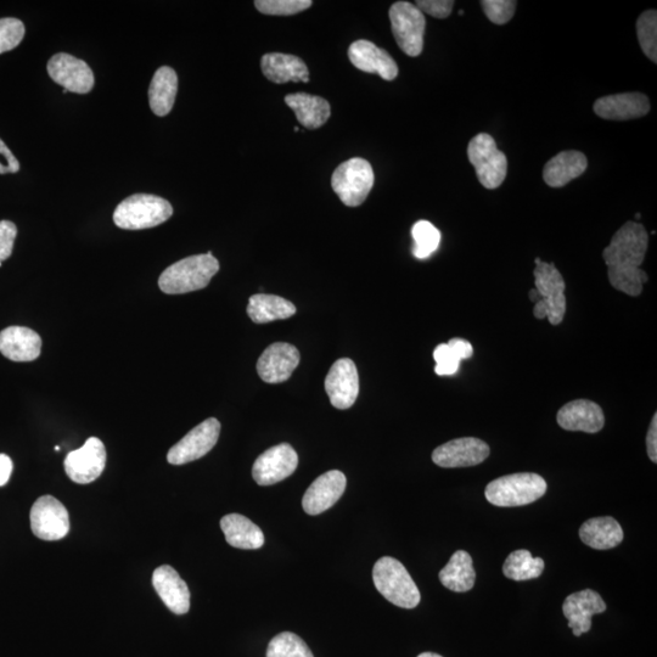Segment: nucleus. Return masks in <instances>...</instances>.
<instances>
[{"label":"nucleus","instance_id":"a19ab883","mask_svg":"<svg viewBox=\"0 0 657 657\" xmlns=\"http://www.w3.org/2000/svg\"><path fill=\"white\" fill-rule=\"evenodd\" d=\"M421 13L429 14L432 18L447 19L452 14L453 0H418L415 4Z\"/></svg>","mask_w":657,"mask_h":657},{"label":"nucleus","instance_id":"09e8293b","mask_svg":"<svg viewBox=\"0 0 657 657\" xmlns=\"http://www.w3.org/2000/svg\"><path fill=\"white\" fill-rule=\"evenodd\" d=\"M459 15H460V16H463V15H464V10H460V11H459Z\"/></svg>","mask_w":657,"mask_h":657},{"label":"nucleus","instance_id":"423d86ee","mask_svg":"<svg viewBox=\"0 0 657 657\" xmlns=\"http://www.w3.org/2000/svg\"><path fill=\"white\" fill-rule=\"evenodd\" d=\"M172 215V205L160 196L134 194L117 206L114 222L121 229L142 230L160 226Z\"/></svg>","mask_w":657,"mask_h":657},{"label":"nucleus","instance_id":"7c9ffc66","mask_svg":"<svg viewBox=\"0 0 657 657\" xmlns=\"http://www.w3.org/2000/svg\"><path fill=\"white\" fill-rule=\"evenodd\" d=\"M438 577L449 591L456 593L471 591L476 580L473 558L464 550H458L443 567Z\"/></svg>","mask_w":657,"mask_h":657},{"label":"nucleus","instance_id":"f704fd0d","mask_svg":"<svg viewBox=\"0 0 657 657\" xmlns=\"http://www.w3.org/2000/svg\"><path fill=\"white\" fill-rule=\"evenodd\" d=\"M267 657H314L310 648L295 633L275 636L268 645Z\"/></svg>","mask_w":657,"mask_h":657},{"label":"nucleus","instance_id":"6ab92c4d","mask_svg":"<svg viewBox=\"0 0 657 657\" xmlns=\"http://www.w3.org/2000/svg\"><path fill=\"white\" fill-rule=\"evenodd\" d=\"M606 604L599 593L592 589L569 595L563 604L564 615L575 637L591 631L592 617L603 614Z\"/></svg>","mask_w":657,"mask_h":657},{"label":"nucleus","instance_id":"0eeeda50","mask_svg":"<svg viewBox=\"0 0 657 657\" xmlns=\"http://www.w3.org/2000/svg\"><path fill=\"white\" fill-rule=\"evenodd\" d=\"M374 171L367 160L351 159L336 168L331 187L348 207L361 206L374 187Z\"/></svg>","mask_w":657,"mask_h":657},{"label":"nucleus","instance_id":"f257e3e1","mask_svg":"<svg viewBox=\"0 0 657 657\" xmlns=\"http://www.w3.org/2000/svg\"><path fill=\"white\" fill-rule=\"evenodd\" d=\"M648 245V233L642 224L627 222L617 230L603 252L612 288L628 296L642 294L649 278L640 266L643 265Z\"/></svg>","mask_w":657,"mask_h":657},{"label":"nucleus","instance_id":"c9c22d12","mask_svg":"<svg viewBox=\"0 0 657 657\" xmlns=\"http://www.w3.org/2000/svg\"><path fill=\"white\" fill-rule=\"evenodd\" d=\"M637 35L640 48L645 55L657 63V13L656 10L644 11L637 21Z\"/></svg>","mask_w":657,"mask_h":657},{"label":"nucleus","instance_id":"ddd939ff","mask_svg":"<svg viewBox=\"0 0 657 657\" xmlns=\"http://www.w3.org/2000/svg\"><path fill=\"white\" fill-rule=\"evenodd\" d=\"M106 464L104 443L97 437L88 438L83 447L69 453L65 459V471L73 482L91 484L103 474Z\"/></svg>","mask_w":657,"mask_h":657},{"label":"nucleus","instance_id":"a878e982","mask_svg":"<svg viewBox=\"0 0 657 657\" xmlns=\"http://www.w3.org/2000/svg\"><path fill=\"white\" fill-rule=\"evenodd\" d=\"M587 167L586 155L575 150L563 151L544 166L543 179L549 187H565L566 184L582 176Z\"/></svg>","mask_w":657,"mask_h":657},{"label":"nucleus","instance_id":"39448f33","mask_svg":"<svg viewBox=\"0 0 657 657\" xmlns=\"http://www.w3.org/2000/svg\"><path fill=\"white\" fill-rule=\"evenodd\" d=\"M547 482L532 473L511 474L499 477L488 484L485 496L496 507H522L535 503L547 492Z\"/></svg>","mask_w":657,"mask_h":657},{"label":"nucleus","instance_id":"49530a36","mask_svg":"<svg viewBox=\"0 0 657 657\" xmlns=\"http://www.w3.org/2000/svg\"><path fill=\"white\" fill-rule=\"evenodd\" d=\"M13 473V462L7 454H0V487L7 485Z\"/></svg>","mask_w":657,"mask_h":657},{"label":"nucleus","instance_id":"72a5a7b5","mask_svg":"<svg viewBox=\"0 0 657 657\" xmlns=\"http://www.w3.org/2000/svg\"><path fill=\"white\" fill-rule=\"evenodd\" d=\"M414 239L413 255L419 260H425L438 249L441 233L434 224L428 221H419L412 229Z\"/></svg>","mask_w":657,"mask_h":657},{"label":"nucleus","instance_id":"ea45409f","mask_svg":"<svg viewBox=\"0 0 657 657\" xmlns=\"http://www.w3.org/2000/svg\"><path fill=\"white\" fill-rule=\"evenodd\" d=\"M436 362L435 373L440 376L454 375L458 372L460 359L454 355L451 347L441 344L434 352Z\"/></svg>","mask_w":657,"mask_h":657},{"label":"nucleus","instance_id":"c03bdc74","mask_svg":"<svg viewBox=\"0 0 657 657\" xmlns=\"http://www.w3.org/2000/svg\"><path fill=\"white\" fill-rule=\"evenodd\" d=\"M447 345L451 347V350L453 351L454 355H456L460 359V361H463V359H468L471 356H473L474 348L473 346H471L469 341L456 338L449 341Z\"/></svg>","mask_w":657,"mask_h":657},{"label":"nucleus","instance_id":"1a4fd4ad","mask_svg":"<svg viewBox=\"0 0 657 657\" xmlns=\"http://www.w3.org/2000/svg\"><path fill=\"white\" fill-rule=\"evenodd\" d=\"M393 37L398 47L408 56H419L424 49L425 15L408 2H397L390 9Z\"/></svg>","mask_w":657,"mask_h":657},{"label":"nucleus","instance_id":"2eb2a0df","mask_svg":"<svg viewBox=\"0 0 657 657\" xmlns=\"http://www.w3.org/2000/svg\"><path fill=\"white\" fill-rule=\"evenodd\" d=\"M487 443L475 437H463L437 447L432 462L441 468H468L484 463L490 457Z\"/></svg>","mask_w":657,"mask_h":657},{"label":"nucleus","instance_id":"37998d69","mask_svg":"<svg viewBox=\"0 0 657 657\" xmlns=\"http://www.w3.org/2000/svg\"><path fill=\"white\" fill-rule=\"evenodd\" d=\"M20 164L11 150L0 139V174L18 173Z\"/></svg>","mask_w":657,"mask_h":657},{"label":"nucleus","instance_id":"a211bd4d","mask_svg":"<svg viewBox=\"0 0 657 657\" xmlns=\"http://www.w3.org/2000/svg\"><path fill=\"white\" fill-rule=\"evenodd\" d=\"M347 480L344 473L331 470L319 476L303 496V510L308 515H319L327 511L342 497L346 490Z\"/></svg>","mask_w":657,"mask_h":657},{"label":"nucleus","instance_id":"7ed1b4c3","mask_svg":"<svg viewBox=\"0 0 657 657\" xmlns=\"http://www.w3.org/2000/svg\"><path fill=\"white\" fill-rule=\"evenodd\" d=\"M219 271V263L212 252L183 258L160 275L161 291L168 295L188 294L205 289Z\"/></svg>","mask_w":657,"mask_h":657},{"label":"nucleus","instance_id":"9b49d317","mask_svg":"<svg viewBox=\"0 0 657 657\" xmlns=\"http://www.w3.org/2000/svg\"><path fill=\"white\" fill-rule=\"evenodd\" d=\"M219 434V421L215 418L205 420L170 449L167 454L168 463L183 465L205 457L216 446Z\"/></svg>","mask_w":657,"mask_h":657},{"label":"nucleus","instance_id":"4468645a","mask_svg":"<svg viewBox=\"0 0 657 657\" xmlns=\"http://www.w3.org/2000/svg\"><path fill=\"white\" fill-rule=\"evenodd\" d=\"M47 70L50 78L64 87L66 92L88 94L94 88L95 78L91 67L70 54L59 53L52 56Z\"/></svg>","mask_w":657,"mask_h":657},{"label":"nucleus","instance_id":"473e14b6","mask_svg":"<svg viewBox=\"0 0 657 657\" xmlns=\"http://www.w3.org/2000/svg\"><path fill=\"white\" fill-rule=\"evenodd\" d=\"M544 560L533 558L529 550H516L509 555L503 565L504 576L513 581L535 580L543 574Z\"/></svg>","mask_w":657,"mask_h":657},{"label":"nucleus","instance_id":"20e7f679","mask_svg":"<svg viewBox=\"0 0 657 657\" xmlns=\"http://www.w3.org/2000/svg\"><path fill=\"white\" fill-rule=\"evenodd\" d=\"M376 589L390 603L403 609H414L420 603L417 584L400 561L384 557L376 561L373 569Z\"/></svg>","mask_w":657,"mask_h":657},{"label":"nucleus","instance_id":"c756f323","mask_svg":"<svg viewBox=\"0 0 657 657\" xmlns=\"http://www.w3.org/2000/svg\"><path fill=\"white\" fill-rule=\"evenodd\" d=\"M580 537L586 546L598 550L615 548L623 541V530L619 522L610 516L594 518L581 526Z\"/></svg>","mask_w":657,"mask_h":657},{"label":"nucleus","instance_id":"f3484780","mask_svg":"<svg viewBox=\"0 0 657 657\" xmlns=\"http://www.w3.org/2000/svg\"><path fill=\"white\" fill-rule=\"evenodd\" d=\"M300 352L295 346L277 342L266 348L257 362V372L268 384H280L289 380L297 365Z\"/></svg>","mask_w":657,"mask_h":657},{"label":"nucleus","instance_id":"8fccbe9b","mask_svg":"<svg viewBox=\"0 0 657 657\" xmlns=\"http://www.w3.org/2000/svg\"><path fill=\"white\" fill-rule=\"evenodd\" d=\"M640 217H642V215H640V213H637L636 218L639 219Z\"/></svg>","mask_w":657,"mask_h":657},{"label":"nucleus","instance_id":"e433bc0d","mask_svg":"<svg viewBox=\"0 0 657 657\" xmlns=\"http://www.w3.org/2000/svg\"><path fill=\"white\" fill-rule=\"evenodd\" d=\"M311 0H256L255 7L260 13L272 16H290L312 7Z\"/></svg>","mask_w":657,"mask_h":657},{"label":"nucleus","instance_id":"3c124183","mask_svg":"<svg viewBox=\"0 0 657 657\" xmlns=\"http://www.w3.org/2000/svg\"><path fill=\"white\" fill-rule=\"evenodd\" d=\"M0 267H2V262H0Z\"/></svg>","mask_w":657,"mask_h":657},{"label":"nucleus","instance_id":"412c9836","mask_svg":"<svg viewBox=\"0 0 657 657\" xmlns=\"http://www.w3.org/2000/svg\"><path fill=\"white\" fill-rule=\"evenodd\" d=\"M348 58L358 70L375 73L385 81H393L398 76V66L386 50L369 41H357L348 48Z\"/></svg>","mask_w":657,"mask_h":657},{"label":"nucleus","instance_id":"c85d7f7f","mask_svg":"<svg viewBox=\"0 0 657 657\" xmlns=\"http://www.w3.org/2000/svg\"><path fill=\"white\" fill-rule=\"evenodd\" d=\"M221 529L229 546L239 549H260L265 536L257 525L240 514H229L221 520Z\"/></svg>","mask_w":657,"mask_h":657},{"label":"nucleus","instance_id":"9d476101","mask_svg":"<svg viewBox=\"0 0 657 657\" xmlns=\"http://www.w3.org/2000/svg\"><path fill=\"white\" fill-rule=\"evenodd\" d=\"M33 535L43 541H59L70 531V518L63 503L52 496H43L31 509Z\"/></svg>","mask_w":657,"mask_h":657},{"label":"nucleus","instance_id":"79ce46f5","mask_svg":"<svg viewBox=\"0 0 657 657\" xmlns=\"http://www.w3.org/2000/svg\"><path fill=\"white\" fill-rule=\"evenodd\" d=\"M18 228L10 221H0V262L7 261L13 254Z\"/></svg>","mask_w":657,"mask_h":657},{"label":"nucleus","instance_id":"4be33fe9","mask_svg":"<svg viewBox=\"0 0 657 657\" xmlns=\"http://www.w3.org/2000/svg\"><path fill=\"white\" fill-rule=\"evenodd\" d=\"M558 424L567 431H582L597 434L604 428L605 417L599 404L588 400H577L565 404L558 412Z\"/></svg>","mask_w":657,"mask_h":657},{"label":"nucleus","instance_id":"58836bf2","mask_svg":"<svg viewBox=\"0 0 657 657\" xmlns=\"http://www.w3.org/2000/svg\"><path fill=\"white\" fill-rule=\"evenodd\" d=\"M482 9L493 24L505 25L515 14L516 5L514 0H482Z\"/></svg>","mask_w":657,"mask_h":657},{"label":"nucleus","instance_id":"dca6fc26","mask_svg":"<svg viewBox=\"0 0 657 657\" xmlns=\"http://www.w3.org/2000/svg\"><path fill=\"white\" fill-rule=\"evenodd\" d=\"M331 404L338 409H348L355 404L359 393V376L355 362L342 358L331 367L325 379Z\"/></svg>","mask_w":657,"mask_h":657},{"label":"nucleus","instance_id":"6e6552de","mask_svg":"<svg viewBox=\"0 0 657 657\" xmlns=\"http://www.w3.org/2000/svg\"><path fill=\"white\" fill-rule=\"evenodd\" d=\"M468 157L475 167L477 178L486 189L501 187L508 174L507 156L497 148L496 142L487 133L477 134L468 146Z\"/></svg>","mask_w":657,"mask_h":657},{"label":"nucleus","instance_id":"5701e85b","mask_svg":"<svg viewBox=\"0 0 657 657\" xmlns=\"http://www.w3.org/2000/svg\"><path fill=\"white\" fill-rule=\"evenodd\" d=\"M153 584L157 594L176 615H184L190 609V591L172 566L164 565L154 571Z\"/></svg>","mask_w":657,"mask_h":657},{"label":"nucleus","instance_id":"f03ea898","mask_svg":"<svg viewBox=\"0 0 657 657\" xmlns=\"http://www.w3.org/2000/svg\"><path fill=\"white\" fill-rule=\"evenodd\" d=\"M535 289L530 291V300L535 303L533 314L537 319H548L552 325L563 322L566 313V284L563 275L553 263L535 260Z\"/></svg>","mask_w":657,"mask_h":657},{"label":"nucleus","instance_id":"2f4dec72","mask_svg":"<svg viewBox=\"0 0 657 657\" xmlns=\"http://www.w3.org/2000/svg\"><path fill=\"white\" fill-rule=\"evenodd\" d=\"M296 313L294 303L275 295L258 294L250 297L247 314L252 322L266 324L288 319Z\"/></svg>","mask_w":657,"mask_h":657},{"label":"nucleus","instance_id":"b1692460","mask_svg":"<svg viewBox=\"0 0 657 657\" xmlns=\"http://www.w3.org/2000/svg\"><path fill=\"white\" fill-rule=\"evenodd\" d=\"M42 339L35 330L9 327L0 331V353L14 362H32L41 355Z\"/></svg>","mask_w":657,"mask_h":657},{"label":"nucleus","instance_id":"a18cd8bd","mask_svg":"<svg viewBox=\"0 0 657 657\" xmlns=\"http://www.w3.org/2000/svg\"><path fill=\"white\" fill-rule=\"evenodd\" d=\"M647 448L651 462L656 463L657 462V414H655L653 420H651V424L647 436Z\"/></svg>","mask_w":657,"mask_h":657},{"label":"nucleus","instance_id":"393cba45","mask_svg":"<svg viewBox=\"0 0 657 657\" xmlns=\"http://www.w3.org/2000/svg\"><path fill=\"white\" fill-rule=\"evenodd\" d=\"M261 67L267 80L275 84L310 82V71H308L305 61L300 59L299 56L268 53L263 55Z\"/></svg>","mask_w":657,"mask_h":657},{"label":"nucleus","instance_id":"4c0bfd02","mask_svg":"<svg viewBox=\"0 0 657 657\" xmlns=\"http://www.w3.org/2000/svg\"><path fill=\"white\" fill-rule=\"evenodd\" d=\"M26 28L24 22L15 18L0 19V54L10 52L22 42Z\"/></svg>","mask_w":657,"mask_h":657},{"label":"nucleus","instance_id":"de8ad7c7","mask_svg":"<svg viewBox=\"0 0 657 657\" xmlns=\"http://www.w3.org/2000/svg\"><path fill=\"white\" fill-rule=\"evenodd\" d=\"M418 657H442V656L434 653H423L420 654Z\"/></svg>","mask_w":657,"mask_h":657},{"label":"nucleus","instance_id":"f8f14e48","mask_svg":"<svg viewBox=\"0 0 657 657\" xmlns=\"http://www.w3.org/2000/svg\"><path fill=\"white\" fill-rule=\"evenodd\" d=\"M299 465V456L288 443L267 449L256 459L252 476L260 486H272L288 479Z\"/></svg>","mask_w":657,"mask_h":657},{"label":"nucleus","instance_id":"cd10ccee","mask_svg":"<svg viewBox=\"0 0 657 657\" xmlns=\"http://www.w3.org/2000/svg\"><path fill=\"white\" fill-rule=\"evenodd\" d=\"M178 92V76L170 66H162L155 72L149 88V104L156 116L170 114Z\"/></svg>","mask_w":657,"mask_h":657},{"label":"nucleus","instance_id":"aec40b11","mask_svg":"<svg viewBox=\"0 0 657 657\" xmlns=\"http://www.w3.org/2000/svg\"><path fill=\"white\" fill-rule=\"evenodd\" d=\"M595 115L610 121H628L648 115L650 101L642 93L608 95L595 101Z\"/></svg>","mask_w":657,"mask_h":657},{"label":"nucleus","instance_id":"bb28decb","mask_svg":"<svg viewBox=\"0 0 657 657\" xmlns=\"http://www.w3.org/2000/svg\"><path fill=\"white\" fill-rule=\"evenodd\" d=\"M285 103L295 112L296 119L307 129H318L328 122L331 116L327 100L307 93L289 94Z\"/></svg>","mask_w":657,"mask_h":657}]
</instances>
